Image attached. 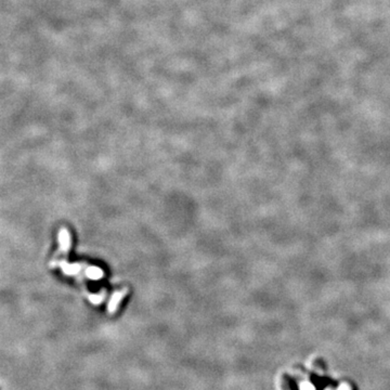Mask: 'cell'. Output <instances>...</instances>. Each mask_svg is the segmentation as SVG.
<instances>
[]
</instances>
